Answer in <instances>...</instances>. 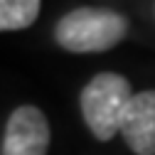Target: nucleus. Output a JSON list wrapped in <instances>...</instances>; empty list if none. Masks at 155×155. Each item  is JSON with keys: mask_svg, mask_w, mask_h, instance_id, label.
<instances>
[{"mask_svg": "<svg viewBox=\"0 0 155 155\" xmlns=\"http://www.w3.org/2000/svg\"><path fill=\"white\" fill-rule=\"evenodd\" d=\"M128 37V17L111 8H76L54 25V42L71 54H99Z\"/></svg>", "mask_w": 155, "mask_h": 155, "instance_id": "obj_1", "label": "nucleus"}, {"mask_svg": "<svg viewBox=\"0 0 155 155\" xmlns=\"http://www.w3.org/2000/svg\"><path fill=\"white\" fill-rule=\"evenodd\" d=\"M133 86L123 74L101 71L81 89L79 106L84 123L96 140H111L116 133H121L123 113L133 99Z\"/></svg>", "mask_w": 155, "mask_h": 155, "instance_id": "obj_2", "label": "nucleus"}, {"mask_svg": "<svg viewBox=\"0 0 155 155\" xmlns=\"http://www.w3.org/2000/svg\"><path fill=\"white\" fill-rule=\"evenodd\" d=\"M49 121L37 106H17L5 123L0 155H47Z\"/></svg>", "mask_w": 155, "mask_h": 155, "instance_id": "obj_3", "label": "nucleus"}, {"mask_svg": "<svg viewBox=\"0 0 155 155\" xmlns=\"http://www.w3.org/2000/svg\"><path fill=\"white\" fill-rule=\"evenodd\" d=\"M121 135L135 155H155V89L133 94L121 121Z\"/></svg>", "mask_w": 155, "mask_h": 155, "instance_id": "obj_4", "label": "nucleus"}, {"mask_svg": "<svg viewBox=\"0 0 155 155\" xmlns=\"http://www.w3.org/2000/svg\"><path fill=\"white\" fill-rule=\"evenodd\" d=\"M42 0H0V32L27 30L40 15Z\"/></svg>", "mask_w": 155, "mask_h": 155, "instance_id": "obj_5", "label": "nucleus"}]
</instances>
